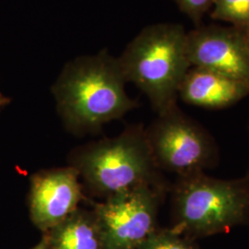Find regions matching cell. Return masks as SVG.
Wrapping results in <instances>:
<instances>
[{"label": "cell", "mask_w": 249, "mask_h": 249, "mask_svg": "<svg viewBox=\"0 0 249 249\" xmlns=\"http://www.w3.org/2000/svg\"><path fill=\"white\" fill-rule=\"evenodd\" d=\"M211 17L241 30L249 27V0H214Z\"/></svg>", "instance_id": "8fae6325"}, {"label": "cell", "mask_w": 249, "mask_h": 249, "mask_svg": "<svg viewBox=\"0 0 249 249\" xmlns=\"http://www.w3.org/2000/svg\"><path fill=\"white\" fill-rule=\"evenodd\" d=\"M51 230V249H105L94 213L78 209Z\"/></svg>", "instance_id": "30bf717a"}, {"label": "cell", "mask_w": 249, "mask_h": 249, "mask_svg": "<svg viewBox=\"0 0 249 249\" xmlns=\"http://www.w3.org/2000/svg\"><path fill=\"white\" fill-rule=\"evenodd\" d=\"M79 172L73 166L44 170L31 179L29 195L33 223L51 230L78 210L83 198Z\"/></svg>", "instance_id": "ba28073f"}, {"label": "cell", "mask_w": 249, "mask_h": 249, "mask_svg": "<svg viewBox=\"0 0 249 249\" xmlns=\"http://www.w3.org/2000/svg\"><path fill=\"white\" fill-rule=\"evenodd\" d=\"M179 9L196 25H199L205 14L213 5L214 0H173Z\"/></svg>", "instance_id": "4fadbf2b"}, {"label": "cell", "mask_w": 249, "mask_h": 249, "mask_svg": "<svg viewBox=\"0 0 249 249\" xmlns=\"http://www.w3.org/2000/svg\"><path fill=\"white\" fill-rule=\"evenodd\" d=\"M174 231L207 235L249 219V180L219 179L205 173L179 178L173 191Z\"/></svg>", "instance_id": "277c9868"}, {"label": "cell", "mask_w": 249, "mask_h": 249, "mask_svg": "<svg viewBox=\"0 0 249 249\" xmlns=\"http://www.w3.org/2000/svg\"><path fill=\"white\" fill-rule=\"evenodd\" d=\"M9 99L6 98L5 96H3L1 93H0V107L9 104Z\"/></svg>", "instance_id": "9a60e30c"}, {"label": "cell", "mask_w": 249, "mask_h": 249, "mask_svg": "<svg viewBox=\"0 0 249 249\" xmlns=\"http://www.w3.org/2000/svg\"><path fill=\"white\" fill-rule=\"evenodd\" d=\"M158 116L145 131L158 169L184 178L205 173L217 163V146L204 127L178 107Z\"/></svg>", "instance_id": "5b68a950"}, {"label": "cell", "mask_w": 249, "mask_h": 249, "mask_svg": "<svg viewBox=\"0 0 249 249\" xmlns=\"http://www.w3.org/2000/svg\"><path fill=\"white\" fill-rule=\"evenodd\" d=\"M187 34L177 23L152 24L144 28L117 57L125 81L145 93L158 115L178 107L181 82L191 68Z\"/></svg>", "instance_id": "7a4b0ae2"}, {"label": "cell", "mask_w": 249, "mask_h": 249, "mask_svg": "<svg viewBox=\"0 0 249 249\" xmlns=\"http://www.w3.org/2000/svg\"><path fill=\"white\" fill-rule=\"evenodd\" d=\"M138 249H194L179 233L171 231H154Z\"/></svg>", "instance_id": "7c38bea8"}, {"label": "cell", "mask_w": 249, "mask_h": 249, "mask_svg": "<svg viewBox=\"0 0 249 249\" xmlns=\"http://www.w3.org/2000/svg\"><path fill=\"white\" fill-rule=\"evenodd\" d=\"M249 95L247 85L196 67L188 70L178 91V97L187 105L207 109L231 107Z\"/></svg>", "instance_id": "9c48e42d"}, {"label": "cell", "mask_w": 249, "mask_h": 249, "mask_svg": "<svg viewBox=\"0 0 249 249\" xmlns=\"http://www.w3.org/2000/svg\"><path fill=\"white\" fill-rule=\"evenodd\" d=\"M49 244H48V238H45L41 241L39 244H37L34 249H48Z\"/></svg>", "instance_id": "5bb4252c"}, {"label": "cell", "mask_w": 249, "mask_h": 249, "mask_svg": "<svg viewBox=\"0 0 249 249\" xmlns=\"http://www.w3.org/2000/svg\"><path fill=\"white\" fill-rule=\"evenodd\" d=\"M243 31L245 33V36H246V40H247V44H248V47H249V27H248L245 30H243Z\"/></svg>", "instance_id": "2e32d148"}, {"label": "cell", "mask_w": 249, "mask_h": 249, "mask_svg": "<svg viewBox=\"0 0 249 249\" xmlns=\"http://www.w3.org/2000/svg\"><path fill=\"white\" fill-rule=\"evenodd\" d=\"M161 186H143L106 198L95 205L105 249H138L153 231Z\"/></svg>", "instance_id": "8992f818"}, {"label": "cell", "mask_w": 249, "mask_h": 249, "mask_svg": "<svg viewBox=\"0 0 249 249\" xmlns=\"http://www.w3.org/2000/svg\"><path fill=\"white\" fill-rule=\"evenodd\" d=\"M117 58L106 50L68 63L52 91L59 115L72 131H91L137 107L125 91Z\"/></svg>", "instance_id": "6da1fadb"}, {"label": "cell", "mask_w": 249, "mask_h": 249, "mask_svg": "<svg viewBox=\"0 0 249 249\" xmlns=\"http://www.w3.org/2000/svg\"><path fill=\"white\" fill-rule=\"evenodd\" d=\"M71 166L92 194L106 198L137 187L162 185L146 133L139 126L80 150Z\"/></svg>", "instance_id": "3957f363"}, {"label": "cell", "mask_w": 249, "mask_h": 249, "mask_svg": "<svg viewBox=\"0 0 249 249\" xmlns=\"http://www.w3.org/2000/svg\"><path fill=\"white\" fill-rule=\"evenodd\" d=\"M246 178H248L249 180V171H248V174H247V176H246Z\"/></svg>", "instance_id": "e0dca14e"}, {"label": "cell", "mask_w": 249, "mask_h": 249, "mask_svg": "<svg viewBox=\"0 0 249 249\" xmlns=\"http://www.w3.org/2000/svg\"><path fill=\"white\" fill-rule=\"evenodd\" d=\"M187 54L191 67L216 72L249 88V50L243 30L198 27L187 34Z\"/></svg>", "instance_id": "52a82bcc"}]
</instances>
